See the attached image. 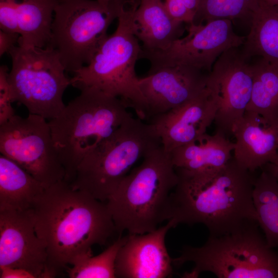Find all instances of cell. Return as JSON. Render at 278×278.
<instances>
[{
	"label": "cell",
	"mask_w": 278,
	"mask_h": 278,
	"mask_svg": "<svg viewBox=\"0 0 278 278\" xmlns=\"http://www.w3.org/2000/svg\"><path fill=\"white\" fill-rule=\"evenodd\" d=\"M178 182L170 197L167 220L201 223L221 236L257 222L253 200L255 178L232 158L223 166L192 171L175 168Z\"/></svg>",
	"instance_id": "obj_1"
},
{
	"label": "cell",
	"mask_w": 278,
	"mask_h": 278,
	"mask_svg": "<svg viewBox=\"0 0 278 278\" xmlns=\"http://www.w3.org/2000/svg\"><path fill=\"white\" fill-rule=\"evenodd\" d=\"M55 277L77 258L103 245L116 231L106 202L74 189L64 180L45 188L32 208Z\"/></svg>",
	"instance_id": "obj_2"
},
{
	"label": "cell",
	"mask_w": 278,
	"mask_h": 278,
	"mask_svg": "<svg viewBox=\"0 0 278 278\" xmlns=\"http://www.w3.org/2000/svg\"><path fill=\"white\" fill-rule=\"evenodd\" d=\"M142 160L106 202L120 235L145 234L167 220L170 195L178 182L170 154L161 145Z\"/></svg>",
	"instance_id": "obj_3"
},
{
	"label": "cell",
	"mask_w": 278,
	"mask_h": 278,
	"mask_svg": "<svg viewBox=\"0 0 278 278\" xmlns=\"http://www.w3.org/2000/svg\"><path fill=\"white\" fill-rule=\"evenodd\" d=\"M81 93L49 120L54 145L64 168V180H74L83 159L132 116L118 98L94 87Z\"/></svg>",
	"instance_id": "obj_4"
},
{
	"label": "cell",
	"mask_w": 278,
	"mask_h": 278,
	"mask_svg": "<svg viewBox=\"0 0 278 278\" xmlns=\"http://www.w3.org/2000/svg\"><path fill=\"white\" fill-rule=\"evenodd\" d=\"M138 6L126 7L124 3L115 32L108 36L90 63L75 72L70 81L79 90L94 87L119 98L144 120L148 119V105L135 72L143 51L135 34L134 14Z\"/></svg>",
	"instance_id": "obj_5"
},
{
	"label": "cell",
	"mask_w": 278,
	"mask_h": 278,
	"mask_svg": "<svg viewBox=\"0 0 278 278\" xmlns=\"http://www.w3.org/2000/svg\"><path fill=\"white\" fill-rule=\"evenodd\" d=\"M259 228L254 222L221 236H209L201 247L185 245L172 264H194L184 277L210 272L219 278H278V252L267 245Z\"/></svg>",
	"instance_id": "obj_6"
},
{
	"label": "cell",
	"mask_w": 278,
	"mask_h": 278,
	"mask_svg": "<svg viewBox=\"0 0 278 278\" xmlns=\"http://www.w3.org/2000/svg\"><path fill=\"white\" fill-rule=\"evenodd\" d=\"M161 145L151 123L132 116L83 159L70 184L105 202L133 165Z\"/></svg>",
	"instance_id": "obj_7"
},
{
	"label": "cell",
	"mask_w": 278,
	"mask_h": 278,
	"mask_svg": "<svg viewBox=\"0 0 278 278\" xmlns=\"http://www.w3.org/2000/svg\"><path fill=\"white\" fill-rule=\"evenodd\" d=\"M126 1L108 6L96 0L57 1L47 46L57 52L65 71L74 73L90 63Z\"/></svg>",
	"instance_id": "obj_8"
},
{
	"label": "cell",
	"mask_w": 278,
	"mask_h": 278,
	"mask_svg": "<svg viewBox=\"0 0 278 278\" xmlns=\"http://www.w3.org/2000/svg\"><path fill=\"white\" fill-rule=\"evenodd\" d=\"M9 53L12 68L8 79L15 101L23 105L29 113L46 119L58 116L66 106L63 95L71 81L57 52L49 46H18Z\"/></svg>",
	"instance_id": "obj_9"
},
{
	"label": "cell",
	"mask_w": 278,
	"mask_h": 278,
	"mask_svg": "<svg viewBox=\"0 0 278 278\" xmlns=\"http://www.w3.org/2000/svg\"><path fill=\"white\" fill-rule=\"evenodd\" d=\"M0 152L30 173L46 188L64 180L65 172L46 119L30 114L15 115L0 125Z\"/></svg>",
	"instance_id": "obj_10"
},
{
	"label": "cell",
	"mask_w": 278,
	"mask_h": 278,
	"mask_svg": "<svg viewBox=\"0 0 278 278\" xmlns=\"http://www.w3.org/2000/svg\"><path fill=\"white\" fill-rule=\"evenodd\" d=\"M187 25L186 36L175 40L167 48L155 51L143 50L142 58L150 62L148 73L177 65L190 66L210 73L222 53L241 46L245 41L246 37L234 31L231 20Z\"/></svg>",
	"instance_id": "obj_11"
},
{
	"label": "cell",
	"mask_w": 278,
	"mask_h": 278,
	"mask_svg": "<svg viewBox=\"0 0 278 278\" xmlns=\"http://www.w3.org/2000/svg\"><path fill=\"white\" fill-rule=\"evenodd\" d=\"M238 47L229 49L218 57L208 73L206 83L218 104L214 121L216 132L228 138L232 135L236 123L244 116L253 88L250 58Z\"/></svg>",
	"instance_id": "obj_12"
},
{
	"label": "cell",
	"mask_w": 278,
	"mask_h": 278,
	"mask_svg": "<svg viewBox=\"0 0 278 278\" xmlns=\"http://www.w3.org/2000/svg\"><path fill=\"white\" fill-rule=\"evenodd\" d=\"M0 267L24 269L36 278L55 277L36 229L32 209L0 211Z\"/></svg>",
	"instance_id": "obj_13"
},
{
	"label": "cell",
	"mask_w": 278,
	"mask_h": 278,
	"mask_svg": "<svg viewBox=\"0 0 278 278\" xmlns=\"http://www.w3.org/2000/svg\"><path fill=\"white\" fill-rule=\"evenodd\" d=\"M185 65L163 67L139 78L148 105V119L166 113L199 95L206 88L208 73Z\"/></svg>",
	"instance_id": "obj_14"
},
{
	"label": "cell",
	"mask_w": 278,
	"mask_h": 278,
	"mask_svg": "<svg viewBox=\"0 0 278 278\" xmlns=\"http://www.w3.org/2000/svg\"><path fill=\"white\" fill-rule=\"evenodd\" d=\"M175 228L172 220L154 231L129 234L115 261L116 277L165 278L173 273L172 258L165 245V237Z\"/></svg>",
	"instance_id": "obj_15"
},
{
	"label": "cell",
	"mask_w": 278,
	"mask_h": 278,
	"mask_svg": "<svg viewBox=\"0 0 278 278\" xmlns=\"http://www.w3.org/2000/svg\"><path fill=\"white\" fill-rule=\"evenodd\" d=\"M218 109L216 99L206 88L185 103L150 119L164 150L170 153L206 133L214 121Z\"/></svg>",
	"instance_id": "obj_16"
},
{
	"label": "cell",
	"mask_w": 278,
	"mask_h": 278,
	"mask_svg": "<svg viewBox=\"0 0 278 278\" xmlns=\"http://www.w3.org/2000/svg\"><path fill=\"white\" fill-rule=\"evenodd\" d=\"M233 157L237 164L251 172L272 162L278 153V127L260 116L246 111L233 127Z\"/></svg>",
	"instance_id": "obj_17"
},
{
	"label": "cell",
	"mask_w": 278,
	"mask_h": 278,
	"mask_svg": "<svg viewBox=\"0 0 278 278\" xmlns=\"http://www.w3.org/2000/svg\"><path fill=\"white\" fill-rule=\"evenodd\" d=\"M134 22L135 34L144 51L164 50L184 32L183 23L171 16L163 0H140Z\"/></svg>",
	"instance_id": "obj_18"
},
{
	"label": "cell",
	"mask_w": 278,
	"mask_h": 278,
	"mask_svg": "<svg viewBox=\"0 0 278 278\" xmlns=\"http://www.w3.org/2000/svg\"><path fill=\"white\" fill-rule=\"evenodd\" d=\"M235 142L215 132L205 133L195 141L173 149L170 157L175 168L199 171L218 168L232 158Z\"/></svg>",
	"instance_id": "obj_19"
},
{
	"label": "cell",
	"mask_w": 278,
	"mask_h": 278,
	"mask_svg": "<svg viewBox=\"0 0 278 278\" xmlns=\"http://www.w3.org/2000/svg\"><path fill=\"white\" fill-rule=\"evenodd\" d=\"M46 187L12 160L0 156V211L32 209Z\"/></svg>",
	"instance_id": "obj_20"
},
{
	"label": "cell",
	"mask_w": 278,
	"mask_h": 278,
	"mask_svg": "<svg viewBox=\"0 0 278 278\" xmlns=\"http://www.w3.org/2000/svg\"><path fill=\"white\" fill-rule=\"evenodd\" d=\"M57 1L22 0L19 2V46L42 48L48 45Z\"/></svg>",
	"instance_id": "obj_21"
},
{
	"label": "cell",
	"mask_w": 278,
	"mask_h": 278,
	"mask_svg": "<svg viewBox=\"0 0 278 278\" xmlns=\"http://www.w3.org/2000/svg\"><path fill=\"white\" fill-rule=\"evenodd\" d=\"M250 32L242 50L248 58L257 56L278 66V5L258 4L251 14Z\"/></svg>",
	"instance_id": "obj_22"
},
{
	"label": "cell",
	"mask_w": 278,
	"mask_h": 278,
	"mask_svg": "<svg viewBox=\"0 0 278 278\" xmlns=\"http://www.w3.org/2000/svg\"><path fill=\"white\" fill-rule=\"evenodd\" d=\"M251 65L253 88L246 111L257 114L278 127V66L260 58Z\"/></svg>",
	"instance_id": "obj_23"
},
{
	"label": "cell",
	"mask_w": 278,
	"mask_h": 278,
	"mask_svg": "<svg viewBox=\"0 0 278 278\" xmlns=\"http://www.w3.org/2000/svg\"><path fill=\"white\" fill-rule=\"evenodd\" d=\"M252 196L257 222L267 245L278 249V182L263 169L255 179Z\"/></svg>",
	"instance_id": "obj_24"
},
{
	"label": "cell",
	"mask_w": 278,
	"mask_h": 278,
	"mask_svg": "<svg viewBox=\"0 0 278 278\" xmlns=\"http://www.w3.org/2000/svg\"><path fill=\"white\" fill-rule=\"evenodd\" d=\"M127 236L119 237L104 251L93 256L92 252L77 258L67 268L71 278H115V261L118 252Z\"/></svg>",
	"instance_id": "obj_25"
},
{
	"label": "cell",
	"mask_w": 278,
	"mask_h": 278,
	"mask_svg": "<svg viewBox=\"0 0 278 278\" xmlns=\"http://www.w3.org/2000/svg\"><path fill=\"white\" fill-rule=\"evenodd\" d=\"M257 4L256 0H201L194 23L217 19L249 18Z\"/></svg>",
	"instance_id": "obj_26"
},
{
	"label": "cell",
	"mask_w": 278,
	"mask_h": 278,
	"mask_svg": "<svg viewBox=\"0 0 278 278\" xmlns=\"http://www.w3.org/2000/svg\"><path fill=\"white\" fill-rule=\"evenodd\" d=\"M8 68L6 65L0 67V125L14 116L12 103L15 101L13 92L8 79Z\"/></svg>",
	"instance_id": "obj_27"
},
{
	"label": "cell",
	"mask_w": 278,
	"mask_h": 278,
	"mask_svg": "<svg viewBox=\"0 0 278 278\" xmlns=\"http://www.w3.org/2000/svg\"><path fill=\"white\" fill-rule=\"evenodd\" d=\"M171 16L176 21L189 24L194 22L201 0H163Z\"/></svg>",
	"instance_id": "obj_28"
},
{
	"label": "cell",
	"mask_w": 278,
	"mask_h": 278,
	"mask_svg": "<svg viewBox=\"0 0 278 278\" xmlns=\"http://www.w3.org/2000/svg\"><path fill=\"white\" fill-rule=\"evenodd\" d=\"M16 0H0V28L10 32L19 33Z\"/></svg>",
	"instance_id": "obj_29"
},
{
	"label": "cell",
	"mask_w": 278,
	"mask_h": 278,
	"mask_svg": "<svg viewBox=\"0 0 278 278\" xmlns=\"http://www.w3.org/2000/svg\"><path fill=\"white\" fill-rule=\"evenodd\" d=\"M18 33L10 32L0 30V56H2L9 51L18 43L20 38Z\"/></svg>",
	"instance_id": "obj_30"
},
{
	"label": "cell",
	"mask_w": 278,
	"mask_h": 278,
	"mask_svg": "<svg viewBox=\"0 0 278 278\" xmlns=\"http://www.w3.org/2000/svg\"><path fill=\"white\" fill-rule=\"evenodd\" d=\"M1 278H36L30 272L22 268L0 267Z\"/></svg>",
	"instance_id": "obj_31"
},
{
	"label": "cell",
	"mask_w": 278,
	"mask_h": 278,
	"mask_svg": "<svg viewBox=\"0 0 278 278\" xmlns=\"http://www.w3.org/2000/svg\"><path fill=\"white\" fill-rule=\"evenodd\" d=\"M262 168L270 173L278 182V153L273 161Z\"/></svg>",
	"instance_id": "obj_32"
},
{
	"label": "cell",
	"mask_w": 278,
	"mask_h": 278,
	"mask_svg": "<svg viewBox=\"0 0 278 278\" xmlns=\"http://www.w3.org/2000/svg\"><path fill=\"white\" fill-rule=\"evenodd\" d=\"M258 5L264 6H275L278 5V0H256Z\"/></svg>",
	"instance_id": "obj_33"
},
{
	"label": "cell",
	"mask_w": 278,
	"mask_h": 278,
	"mask_svg": "<svg viewBox=\"0 0 278 278\" xmlns=\"http://www.w3.org/2000/svg\"><path fill=\"white\" fill-rule=\"evenodd\" d=\"M96 1H97V2H98L99 3H100V4L102 5L108 6L112 2L115 1H117V0H96Z\"/></svg>",
	"instance_id": "obj_34"
}]
</instances>
